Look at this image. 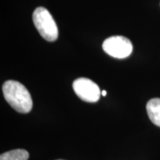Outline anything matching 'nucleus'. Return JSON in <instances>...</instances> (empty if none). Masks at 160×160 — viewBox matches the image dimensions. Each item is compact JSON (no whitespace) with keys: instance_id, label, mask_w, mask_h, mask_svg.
<instances>
[{"instance_id":"obj_1","label":"nucleus","mask_w":160,"mask_h":160,"mask_svg":"<svg viewBox=\"0 0 160 160\" xmlns=\"http://www.w3.org/2000/svg\"><path fill=\"white\" fill-rule=\"evenodd\" d=\"M4 97L8 103L19 113H27L31 111L33 100L29 91L19 82L8 80L3 84Z\"/></svg>"},{"instance_id":"obj_2","label":"nucleus","mask_w":160,"mask_h":160,"mask_svg":"<svg viewBox=\"0 0 160 160\" xmlns=\"http://www.w3.org/2000/svg\"><path fill=\"white\" fill-rule=\"evenodd\" d=\"M33 21L43 39L48 42H53L57 39V24L47 9L43 7L37 8L33 13Z\"/></svg>"},{"instance_id":"obj_3","label":"nucleus","mask_w":160,"mask_h":160,"mask_svg":"<svg viewBox=\"0 0 160 160\" xmlns=\"http://www.w3.org/2000/svg\"><path fill=\"white\" fill-rule=\"evenodd\" d=\"M102 48L105 53L117 59L129 57L133 51V45L128 38L113 36L104 41Z\"/></svg>"},{"instance_id":"obj_4","label":"nucleus","mask_w":160,"mask_h":160,"mask_svg":"<svg viewBox=\"0 0 160 160\" xmlns=\"http://www.w3.org/2000/svg\"><path fill=\"white\" fill-rule=\"evenodd\" d=\"M73 88L78 97L87 102H96L99 99L101 92L97 84L87 78H79L73 82Z\"/></svg>"},{"instance_id":"obj_5","label":"nucleus","mask_w":160,"mask_h":160,"mask_svg":"<svg viewBox=\"0 0 160 160\" xmlns=\"http://www.w3.org/2000/svg\"><path fill=\"white\" fill-rule=\"evenodd\" d=\"M148 115L151 121L158 127H160V99L154 98L150 99L146 105Z\"/></svg>"},{"instance_id":"obj_6","label":"nucleus","mask_w":160,"mask_h":160,"mask_svg":"<svg viewBox=\"0 0 160 160\" xmlns=\"http://www.w3.org/2000/svg\"><path fill=\"white\" fill-rule=\"evenodd\" d=\"M28 152L24 149L13 150L0 156V160H28Z\"/></svg>"},{"instance_id":"obj_7","label":"nucleus","mask_w":160,"mask_h":160,"mask_svg":"<svg viewBox=\"0 0 160 160\" xmlns=\"http://www.w3.org/2000/svg\"><path fill=\"white\" fill-rule=\"evenodd\" d=\"M106 93H107V92H106L105 91H103L102 92V95L104 96V97H105V96H106Z\"/></svg>"},{"instance_id":"obj_8","label":"nucleus","mask_w":160,"mask_h":160,"mask_svg":"<svg viewBox=\"0 0 160 160\" xmlns=\"http://www.w3.org/2000/svg\"><path fill=\"white\" fill-rule=\"evenodd\" d=\"M59 160H62V159H59Z\"/></svg>"}]
</instances>
